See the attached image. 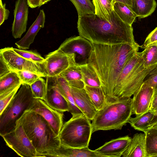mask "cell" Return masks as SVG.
<instances>
[{"instance_id": "6da1fadb", "label": "cell", "mask_w": 157, "mask_h": 157, "mask_svg": "<svg viewBox=\"0 0 157 157\" xmlns=\"http://www.w3.org/2000/svg\"><path fill=\"white\" fill-rule=\"evenodd\" d=\"M92 44L93 49L87 63L97 74L106 103H108L120 75L128 62L138 52L140 46L136 43L113 45Z\"/></svg>"}, {"instance_id": "7a4b0ae2", "label": "cell", "mask_w": 157, "mask_h": 157, "mask_svg": "<svg viewBox=\"0 0 157 157\" xmlns=\"http://www.w3.org/2000/svg\"><path fill=\"white\" fill-rule=\"evenodd\" d=\"M77 28L79 35L93 44L113 45L136 43L132 25L123 21L114 11L109 21L95 14L79 16Z\"/></svg>"}, {"instance_id": "3957f363", "label": "cell", "mask_w": 157, "mask_h": 157, "mask_svg": "<svg viewBox=\"0 0 157 157\" xmlns=\"http://www.w3.org/2000/svg\"><path fill=\"white\" fill-rule=\"evenodd\" d=\"M17 121L22 125L35 148L38 157H44L45 154L60 145L59 136L45 119L36 112L26 111Z\"/></svg>"}, {"instance_id": "277c9868", "label": "cell", "mask_w": 157, "mask_h": 157, "mask_svg": "<svg viewBox=\"0 0 157 157\" xmlns=\"http://www.w3.org/2000/svg\"><path fill=\"white\" fill-rule=\"evenodd\" d=\"M152 66L146 68L142 52H137L123 68L109 103L131 97L143 84L145 77Z\"/></svg>"}, {"instance_id": "5b68a950", "label": "cell", "mask_w": 157, "mask_h": 157, "mask_svg": "<svg viewBox=\"0 0 157 157\" xmlns=\"http://www.w3.org/2000/svg\"><path fill=\"white\" fill-rule=\"evenodd\" d=\"M131 97L106 103L92 120V132L99 130H121L128 123L132 114Z\"/></svg>"}, {"instance_id": "8992f818", "label": "cell", "mask_w": 157, "mask_h": 157, "mask_svg": "<svg viewBox=\"0 0 157 157\" xmlns=\"http://www.w3.org/2000/svg\"><path fill=\"white\" fill-rule=\"evenodd\" d=\"M35 98L30 86L22 84L17 93L0 114V135L13 131L24 113L29 110Z\"/></svg>"}, {"instance_id": "52a82bcc", "label": "cell", "mask_w": 157, "mask_h": 157, "mask_svg": "<svg viewBox=\"0 0 157 157\" xmlns=\"http://www.w3.org/2000/svg\"><path fill=\"white\" fill-rule=\"evenodd\" d=\"M90 121L83 113L72 116L60 132V144L76 148L88 147L93 133Z\"/></svg>"}, {"instance_id": "ba28073f", "label": "cell", "mask_w": 157, "mask_h": 157, "mask_svg": "<svg viewBox=\"0 0 157 157\" xmlns=\"http://www.w3.org/2000/svg\"><path fill=\"white\" fill-rule=\"evenodd\" d=\"M2 137L6 145L22 157H38L37 153L18 121L15 128Z\"/></svg>"}, {"instance_id": "9c48e42d", "label": "cell", "mask_w": 157, "mask_h": 157, "mask_svg": "<svg viewBox=\"0 0 157 157\" xmlns=\"http://www.w3.org/2000/svg\"><path fill=\"white\" fill-rule=\"evenodd\" d=\"M58 49L70 56L74 63L79 65L87 63L93 45L89 41L79 36L66 39Z\"/></svg>"}, {"instance_id": "30bf717a", "label": "cell", "mask_w": 157, "mask_h": 157, "mask_svg": "<svg viewBox=\"0 0 157 157\" xmlns=\"http://www.w3.org/2000/svg\"><path fill=\"white\" fill-rule=\"evenodd\" d=\"M1 56L11 71H29L46 77L43 64L29 60L17 54L13 47L1 49Z\"/></svg>"}, {"instance_id": "8fae6325", "label": "cell", "mask_w": 157, "mask_h": 157, "mask_svg": "<svg viewBox=\"0 0 157 157\" xmlns=\"http://www.w3.org/2000/svg\"><path fill=\"white\" fill-rule=\"evenodd\" d=\"M29 110L41 116L49 124L56 135L59 136L63 126V113L52 108L42 99L35 98Z\"/></svg>"}, {"instance_id": "7c38bea8", "label": "cell", "mask_w": 157, "mask_h": 157, "mask_svg": "<svg viewBox=\"0 0 157 157\" xmlns=\"http://www.w3.org/2000/svg\"><path fill=\"white\" fill-rule=\"evenodd\" d=\"M71 64H74L70 56L58 48L45 57L43 65L46 77L58 76Z\"/></svg>"}, {"instance_id": "4fadbf2b", "label": "cell", "mask_w": 157, "mask_h": 157, "mask_svg": "<svg viewBox=\"0 0 157 157\" xmlns=\"http://www.w3.org/2000/svg\"><path fill=\"white\" fill-rule=\"evenodd\" d=\"M47 90L44 101L50 107L63 113L69 112L67 101L59 90L56 83L55 77L46 76Z\"/></svg>"}, {"instance_id": "5bb4252c", "label": "cell", "mask_w": 157, "mask_h": 157, "mask_svg": "<svg viewBox=\"0 0 157 157\" xmlns=\"http://www.w3.org/2000/svg\"><path fill=\"white\" fill-rule=\"evenodd\" d=\"M29 7L27 0H17L15 2L11 29L12 36L15 39L21 38L26 30Z\"/></svg>"}, {"instance_id": "9a60e30c", "label": "cell", "mask_w": 157, "mask_h": 157, "mask_svg": "<svg viewBox=\"0 0 157 157\" xmlns=\"http://www.w3.org/2000/svg\"><path fill=\"white\" fill-rule=\"evenodd\" d=\"M154 92V89L152 87L143 82L132 98L133 114H140L149 110Z\"/></svg>"}, {"instance_id": "2e32d148", "label": "cell", "mask_w": 157, "mask_h": 157, "mask_svg": "<svg viewBox=\"0 0 157 157\" xmlns=\"http://www.w3.org/2000/svg\"><path fill=\"white\" fill-rule=\"evenodd\" d=\"M131 139L128 135L113 139L94 151L101 157H120L127 148Z\"/></svg>"}, {"instance_id": "e0dca14e", "label": "cell", "mask_w": 157, "mask_h": 157, "mask_svg": "<svg viewBox=\"0 0 157 157\" xmlns=\"http://www.w3.org/2000/svg\"><path fill=\"white\" fill-rule=\"evenodd\" d=\"M72 94L76 106L90 120H92L97 110L91 102L84 88L71 86Z\"/></svg>"}, {"instance_id": "ac0fdd59", "label": "cell", "mask_w": 157, "mask_h": 157, "mask_svg": "<svg viewBox=\"0 0 157 157\" xmlns=\"http://www.w3.org/2000/svg\"><path fill=\"white\" fill-rule=\"evenodd\" d=\"M45 15L43 10H40L36 18L29 28L24 36L15 43L17 48L20 49L26 50L29 48L34 40L36 36L41 28L44 26Z\"/></svg>"}, {"instance_id": "d6986e66", "label": "cell", "mask_w": 157, "mask_h": 157, "mask_svg": "<svg viewBox=\"0 0 157 157\" xmlns=\"http://www.w3.org/2000/svg\"><path fill=\"white\" fill-rule=\"evenodd\" d=\"M101 157L94 150L90 149L88 147L76 148L61 144L58 148L45 154L44 157Z\"/></svg>"}, {"instance_id": "ffe728a7", "label": "cell", "mask_w": 157, "mask_h": 157, "mask_svg": "<svg viewBox=\"0 0 157 157\" xmlns=\"http://www.w3.org/2000/svg\"><path fill=\"white\" fill-rule=\"evenodd\" d=\"M123 157H147L146 135L144 133H136L132 138Z\"/></svg>"}, {"instance_id": "44dd1931", "label": "cell", "mask_w": 157, "mask_h": 157, "mask_svg": "<svg viewBox=\"0 0 157 157\" xmlns=\"http://www.w3.org/2000/svg\"><path fill=\"white\" fill-rule=\"evenodd\" d=\"M55 79L59 90L68 102L69 107V112L72 116L83 114L74 102L71 86L67 82L59 75L55 77Z\"/></svg>"}, {"instance_id": "7402d4cb", "label": "cell", "mask_w": 157, "mask_h": 157, "mask_svg": "<svg viewBox=\"0 0 157 157\" xmlns=\"http://www.w3.org/2000/svg\"><path fill=\"white\" fill-rule=\"evenodd\" d=\"M59 75L63 78L71 86L79 89L84 87L85 85L79 65H71Z\"/></svg>"}, {"instance_id": "603a6c76", "label": "cell", "mask_w": 157, "mask_h": 157, "mask_svg": "<svg viewBox=\"0 0 157 157\" xmlns=\"http://www.w3.org/2000/svg\"><path fill=\"white\" fill-rule=\"evenodd\" d=\"M116 2L115 0H92L95 14L100 18L109 21Z\"/></svg>"}, {"instance_id": "cb8c5ba5", "label": "cell", "mask_w": 157, "mask_h": 157, "mask_svg": "<svg viewBox=\"0 0 157 157\" xmlns=\"http://www.w3.org/2000/svg\"><path fill=\"white\" fill-rule=\"evenodd\" d=\"M157 6L155 0H135L132 10L139 18H143L151 15Z\"/></svg>"}, {"instance_id": "d4e9b609", "label": "cell", "mask_w": 157, "mask_h": 157, "mask_svg": "<svg viewBox=\"0 0 157 157\" xmlns=\"http://www.w3.org/2000/svg\"><path fill=\"white\" fill-rule=\"evenodd\" d=\"M21 85L17 73L11 71L0 77V95L11 91Z\"/></svg>"}, {"instance_id": "484cf974", "label": "cell", "mask_w": 157, "mask_h": 157, "mask_svg": "<svg viewBox=\"0 0 157 157\" xmlns=\"http://www.w3.org/2000/svg\"><path fill=\"white\" fill-rule=\"evenodd\" d=\"M154 113L149 110L142 114L131 117L129 121L131 126L135 129L144 132L148 128Z\"/></svg>"}, {"instance_id": "4316f807", "label": "cell", "mask_w": 157, "mask_h": 157, "mask_svg": "<svg viewBox=\"0 0 157 157\" xmlns=\"http://www.w3.org/2000/svg\"><path fill=\"white\" fill-rule=\"evenodd\" d=\"M85 85L100 87L101 83L95 71L88 63L79 65Z\"/></svg>"}, {"instance_id": "83f0119b", "label": "cell", "mask_w": 157, "mask_h": 157, "mask_svg": "<svg viewBox=\"0 0 157 157\" xmlns=\"http://www.w3.org/2000/svg\"><path fill=\"white\" fill-rule=\"evenodd\" d=\"M84 88L97 110L98 111L102 108L106 104V100L101 87L85 85Z\"/></svg>"}, {"instance_id": "f1b7e54d", "label": "cell", "mask_w": 157, "mask_h": 157, "mask_svg": "<svg viewBox=\"0 0 157 157\" xmlns=\"http://www.w3.org/2000/svg\"><path fill=\"white\" fill-rule=\"evenodd\" d=\"M114 11L124 22L132 25L137 17L132 10L127 5L116 2Z\"/></svg>"}, {"instance_id": "f546056e", "label": "cell", "mask_w": 157, "mask_h": 157, "mask_svg": "<svg viewBox=\"0 0 157 157\" xmlns=\"http://www.w3.org/2000/svg\"><path fill=\"white\" fill-rule=\"evenodd\" d=\"M144 133L146 135L147 157H157V127L149 128Z\"/></svg>"}, {"instance_id": "4dcf8cb0", "label": "cell", "mask_w": 157, "mask_h": 157, "mask_svg": "<svg viewBox=\"0 0 157 157\" xmlns=\"http://www.w3.org/2000/svg\"><path fill=\"white\" fill-rule=\"evenodd\" d=\"M144 66L148 68L157 63V44L148 46L142 52Z\"/></svg>"}, {"instance_id": "1f68e13d", "label": "cell", "mask_w": 157, "mask_h": 157, "mask_svg": "<svg viewBox=\"0 0 157 157\" xmlns=\"http://www.w3.org/2000/svg\"><path fill=\"white\" fill-rule=\"evenodd\" d=\"M74 5L78 17L95 14V9L90 0H69Z\"/></svg>"}, {"instance_id": "d6a6232c", "label": "cell", "mask_w": 157, "mask_h": 157, "mask_svg": "<svg viewBox=\"0 0 157 157\" xmlns=\"http://www.w3.org/2000/svg\"><path fill=\"white\" fill-rule=\"evenodd\" d=\"M42 77H40L30 86L34 98L44 100L46 92L47 84Z\"/></svg>"}, {"instance_id": "836d02e7", "label": "cell", "mask_w": 157, "mask_h": 157, "mask_svg": "<svg viewBox=\"0 0 157 157\" xmlns=\"http://www.w3.org/2000/svg\"><path fill=\"white\" fill-rule=\"evenodd\" d=\"M13 49L17 54L29 60L41 64L45 61V58L35 52L16 48Z\"/></svg>"}, {"instance_id": "e575fe53", "label": "cell", "mask_w": 157, "mask_h": 157, "mask_svg": "<svg viewBox=\"0 0 157 157\" xmlns=\"http://www.w3.org/2000/svg\"><path fill=\"white\" fill-rule=\"evenodd\" d=\"M23 84L31 85L41 76L34 72L29 71H19L16 72Z\"/></svg>"}, {"instance_id": "d590c367", "label": "cell", "mask_w": 157, "mask_h": 157, "mask_svg": "<svg viewBox=\"0 0 157 157\" xmlns=\"http://www.w3.org/2000/svg\"><path fill=\"white\" fill-rule=\"evenodd\" d=\"M21 85L18 86L11 91L0 95V114L17 93Z\"/></svg>"}, {"instance_id": "8d00e7d4", "label": "cell", "mask_w": 157, "mask_h": 157, "mask_svg": "<svg viewBox=\"0 0 157 157\" xmlns=\"http://www.w3.org/2000/svg\"><path fill=\"white\" fill-rule=\"evenodd\" d=\"M144 82L148 84L154 90L157 87V63L153 66L145 77Z\"/></svg>"}, {"instance_id": "74e56055", "label": "cell", "mask_w": 157, "mask_h": 157, "mask_svg": "<svg viewBox=\"0 0 157 157\" xmlns=\"http://www.w3.org/2000/svg\"><path fill=\"white\" fill-rule=\"evenodd\" d=\"M157 44V27L147 36L142 46L144 48L148 45Z\"/></svg>"}, {"instance_id": "f35d334b", "label": "cell", "mask_w": 157, "mask_h": 157, "mask_svg": "<svg viewBox=\"0 0 157 157\" xmlns=\"http://www.w3.org/2000/svg\"><path fill=\"white\" fill-rule=\"evenodd\" d=\"M6 3L3 4L2 0L0 1V25L7 20L9 17L10 11L6 8Z\"/></svg>"}, {"instance_id": "ab89813d", "label": "cell", "mask_w": 157, "mask_h": 157, "mask_svg": "<svg viewBox=\"0 0 157 157\" xmlns=\"http://www.w3.org/2000/svg\"><path fill=\"white\" fill-rule=\"evenodd\" d=\"M11 71L5 63L2 57L0 56V77Z\"/></svg>"}, {"instance_id": "60d3db41", "label": "cell", "mask_w": 157, "mask_h": 157, "mask_svg": "<svg viewBox=\"0 0 157 157\" xmlns=\"http://www.w3.org/2000/svg\"><path fill=\"white\" fill-rule=\"evenodd\" d=\"M149 110L154 113L157 110V87L154 90L153 97Z\"/></svg>"}, {"instance_id": "b9f144b4", "label": "cell", "mask_w": 157, "mask_h": 157, "mask_svg": "<svg viewBox=\"0 0 157 157\" xmlns=\"http://www.w3.org/2000/svg\"><path fill=\"white\" fill-rule=\"evenodd\" d=\"M29 6L31 8H34L41 6V0H27Z\"/></svg>"}, {"instance_id": "7bdbcfd3", "label": "cell", "mask_w": 157, "mask_h": 157, "mask_svg": "<svg viewBox=\"0 0 157 157\" xmlns=\"http://www.w3.org/2000/svg\"><path fill=\"white\" fill-rule=\"evenodd\" d=\"M116 2L124 4L128 6L132 9L135 2V0H115Z\"/></svg>"}, {"instance_id": "ee69618b", "label": "cell", "mask_w": 157, "mask_h": 157, "mask_svg": "<svg viewBox=\"0 0 157 157\" xmlns=\"http://www.w3.org/2000/svg\"><path fill=\"white\" fill-rule=\"evenodd\" d=\"M156 127H157V110L154 113L153 117L149 125L148 128Z\"/></svg>"}, {"instance_id": "f6af8a7d", "label": "cell", "mask_w": 157, "mask_h": 157, "mask_svg": "<svg viewBox=\"0 0 157 157\" xmlns=\"http://www.w3.org/2000/svg\"><path fill=\"white\" fill-rule=\"evenodd\" d=\"M45 4V0H41V6Z\"/></svg>"}, {"instance_id": "bcb514c9", "label": "cell", "mask_w": 157, "mask_h": 157, "mask_svg": "<svg viewBox=\"0 0 157 157\" xmlns=\"http://www.w3.org/2000/svg\"><path fill=\"white\" fill-rule=\"evenodd\" d=\"M52 0H45V3L46 4L48 2L51 1Z\"/></svg>"}, {"instance_id": "7dc6e473", "label": "cell", "mask_w": 157, "mask_h": 157, "mask_svg": "<svg viewBox=\"0 0 157 157\" xmlns=\"http://www.w3.org/2000/svg\"></svg>"}, {"instance_id": "c3c4849f", "label": "cell", "mask_w": 157, "mask_h": 157, "mask_svg": "<svg viewBox=\"0 0 157 157\" xmlns=\"http://www.w3.org/2000/svg\"></svg>"}]
</instances>
